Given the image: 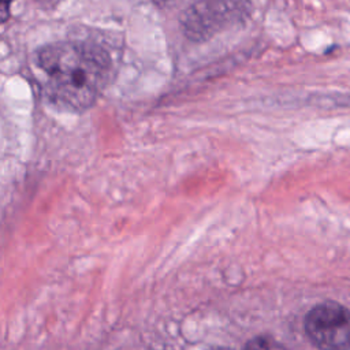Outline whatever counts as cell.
<instances>
[{
  "label": "cell",
  "mask_w": 350,
  "mask_h": 350,
  "mask_svg": "<svg viewBox=\"0 0 350 350\" xmlns=\"http://www.w3.org/2000/svg\"><path fill=\"white\" fill-rule=\"evenodd\" d=\"M36 60L46 75L49 98L72 111L89 108L105 88L111 74L109 56L100 46L86 42L42 46Z\"/></svg>",
  "instance_id": "cell-1"
},
{
  "label": "cell",
  "mask_w": 350,
  "mask_h": 350,
  "mask_svg": "<svg viewBox=\"0 0 350 350\" xmlns=\"http://www.w3.org/2000/svg\"><path fill=\"white\" fill-rule=\"evenodd\" d=\"M304 329L319 350H350V310L336 301L314 305L305 316Z\"/></svg>",
  "instance_id": "cell-2"
},
{
  "label": "cell",
  "mask_w": 350,
  "mask_h": 350,
  "mask_svg": "<svg viewBox=\"0 0 350 350\" xmlns=\"http://www.w3.org/2000/svg\"><path fill=\"white\" fill-rule=\"evenodd\" d=\"M246 11V0H197L182 16V29L191 40H205L234 23Z\"/></svg>",
  "instance_id": "cell-3"
},
{
  "label": "cell",
  "mask_w": 350,
  "mask_h": 350,
  "mask_svg": "<svg viewBox=\"0 0 350 350\" xmlns=\"http://www.w3.org/2000/svg\"><path fill=\"white\" fill-rule=\"evenodd\" d=\"M243 350H287L280 342L268 336L257 335L246 342Z\"/></svg>",
  "instance_id": "cell-4"
},
{
  "label": "cell",
  "mask_w": 350,
  "mask_h": 350,
  "mask_svg": "<svg viewBox=\"0 0 350 350\" xmlns=\"http://www.w3.org/2000/svg\"><path fill=\"white\" fill-rule=\"evenodd\" d=\"M12 0H0V23H4L10 18V7Z\"/></svg>",
  "instance_id": "cell-5"
},
{
  "label": "cell",
  "mask_w": 350,
  "mask_h": 350,
  "mask_svg": "<svg viewBox=\"0 0 350 350\" xmlns=\"http://www.w3.org/2000/svg\"><path fill=\"white\" fill-rule=\"evenodd\" d=\"M154 3H157L159 5H170L172 4L175 0H153Z\"/></svg>",
  "instance_id": "cell-6"
}]
</instances>
